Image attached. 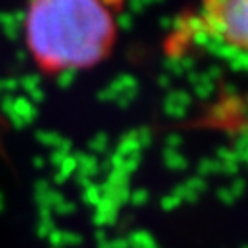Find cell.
Here are the masks:
<instances>
[{"label":"cell","instance_id":"cell-2","mask_svg":"<svg viewBox=\"0 0 248 248\" xmlns=\"http://www.w3.org/2000/svg\"><path fill=\"white\" fill-rule=\"evenodd\" d=\"M199 20L206 35L248 55V0H201Z\"/></svg>","mask_w":248,"mask_h":248},{"label":"cell","instance_id":"cell-1","mask_svg":"<svg viewBox=\"0 0 248 248\" xmlns=\"http://www.w3.org/2000/svg\"><path fill=\"white\" fill-rule=\"evenodd\" d=\"M22 30L35 68L48 78L98 66L118 41L107 0H30Z\"/></svg>","mask_w":248,"mask_h":248}]
</instances>
